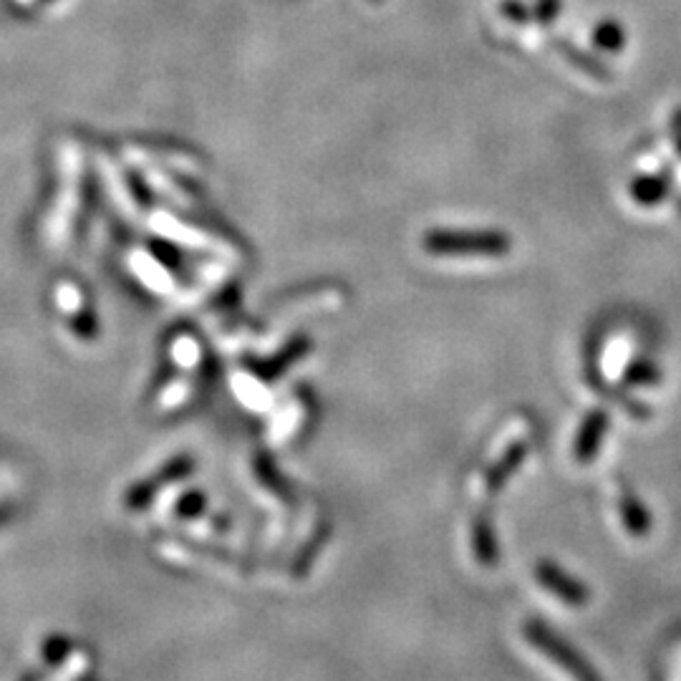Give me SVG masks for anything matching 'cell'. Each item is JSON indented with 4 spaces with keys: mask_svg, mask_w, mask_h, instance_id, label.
<instances>
[{
    "mask_svg": "<svg viewBox=\"0 0 681 681\" xmlns=\"http://www.w3.org/2000/svg\"><path fill=\"white\" fill-rule=\"evenodd\" d=\"M475 545H477V558L483 563H495L497 560V543L495 535L489 530L487 523H479L475 530Z\"/></svg>",
    "mask_w": 681,
    "mask_h": 681,
    "instance_id": "obj_11",
    "label": "cell"
},
{
    "mask_svg": "<svg viewBox=\"0 0 681 681\" xmlns=\"http://www.w3.org/2000/svg\"><path fill=\"white\" fill-rule=\"evenodd\" d=\"M535 578H538V584L545 590H550V594L563 603L586 606L590 601V590L584 580L566 574V570L556 566V563H550V560L538 563V568H535Z\"/></svg>",
    "mask_w": 681,
    "mask_h": 681,
    "instance_id": "obj_3",
    "label": "cell"
},
{
    "mask_svg": "<svg viewBox=\"0 0 681 681\" xmlns=\"http://www.w3.org/2000/svg\"><path fill=\"white\" fill-rule=\"evenodd\" d=\"M608 424H611V420H608V412H603V409H594V412L586 416V422L580 424V432H578V440L574 447V454L580 465H588V462L596 460V454L598 450H601V444L606 440Z\"/></svg>",
    "mask_w": 681,
    "mask_h": 681,
    "instance_id": "obj_4",
    "label": "cell"
},
{
    "mask_svg": "<svg viewBox=\"0 0 681 681\" xmlns=\"http://www.w3.org/2000/svg\"><path fill=\"white\" fill-rule=\"evenodd\" d=\"M594 45L606 53H621L626 45V29L619 21H613V18H606V21L596 23Z\"/></svg>",
    "mask_w": 681,
    "mask_h": 681,
    "instance_id": "obj_9",
    "label": "cell"
},
{
    "mask_svg": "<svg viewBox=\"0 0 681 681\" xmlns=\"http://www.w3.org/2000/svg\"><path fill=\"white\" fill-rule=\"evenodd\" d=\"M528 452H530V444L528 442H517V444H513V447L503 454V457H499L497 465L489 470V475H487V489H489V493H497L499 487H505L507 479L513 477V472L520 467L525 460H528Z\"/></svg>",
    "mask_w": 681,
    "mask_h": 681,
    "instance_id": "obj_7",
    "label": "cell"
},
{
    "mask_svg": "<svg viewBox=\"0 0 681 681\" xmlns=\"http://www.w3.org/2000/svg\"><path fill=\"white\" fill-rule=\"evenodd\" d=\"M424 245L437 256L503 258L513 250L510 235L503 230H434L426 235Z\"/></svg>",
    "mask_w": 681,
    "mask_h": 681,
    "instance_id": "obj_1",
    "label": "cell"
},
{
    "mask_svg": "<svg viewBox=\"0 0 681 681\" xmlns=\"http://www.w3.org/2000/svg\"><path fill=\"white\" fill-rule=\"evenodd\" d=\"M669 189H671V182L664 175H639V177H633L629 185L631 199L636 205H643V207L659 205L661 199L669 197Z\"/></svg>",
    "mask_w": 681,
    "mask_h": 681,
    "instance_id": "obj_6",
    "label": "cell"
},
{
    "mask_svg": "<svg viewBox=\"0 0 681 681\" xmlns=\"http://www.w3.org/2000/svg\"><path fill=\"white\" fill-rule=\"evenodd\" d=\"M677 134V152H679V157H681V132H674Z\"/></svg>",
    "mask_w": 681,
    "mask_h": 681,
    "instance_id": "obj_14",
    "label": "cell"
},
{
    "mask_svg": "<svg viewBox=\"0 0 681 681\" xmlns=\"http://www.w3.org/2000/svg\"><path fill=\"white\" fill-rule=\"evenodd\" d=\"M499 13H503L507 21H513V23H528L530 16H533V11L523 3V0H503V6H499Z\"/></svg>",
    "mask_w": 681,
    "mask_h": 681,
    "instance_id": "obj_12",
    "label": "cell"
},
{
    "mask_svg": "<svg viewBox=\"0 0 681 681\" xmlns=\"http://www.w3.org/2000/svg\"><path fill=\"white\" fill-rule=\"evenodd\" d=\"M619 507H621V520L626 525V530H629L633 538H647L651 530V515L647 510V505L626 489L619 499Z\"/></svg>",
    "mask_w": 681,
    "mask_h": 681,
    "instance_id": "obj_8",
    "label": "cell"
},
{
    "mask_svg": "<svg viewBox=\"0 0 681 681\" xmlns=\"http://www.w3.org/2000/svg\"><path fill=\"white\" fill-rule=\"evenodd\" d=\"M525 639H528L535 649L543 651L553 664H558L563 671H568L574 681H603V677L584 659V653H578L566 639H560V636L548 629L545 623L540 621L525 623Z\"/></svg>",
    "mask_w": 681,
    "mask_h": 681,
    "instance_id": "obj_2",
    "label": "cell"
},
{
    "mask_svg": "<svg viewBox=\"0 0 681 681\" xmlns=\"http://www.w3.org/2000/svg\"><path fill=\"white\" fill-rule=\"evenodd\" d=\"M553 49L560 51V56L566 59L570 66H576L578 71H584V74L594 76L598 81H611L613 74H611V66H608L606 61H601L598 56H594V53H588L584 49H578V45L574 41L568 39H553L550 41Z\"/></svg>",
    "mask_w": 681,
    "mask_h": 681,
    "instance_id": "obj_5",
    "label": "cell"
},
{
    "mask_svg": "<svg viewBox=\"0 0 681 681\" xmlns=\"http://www.w3.org/2000/svg\"><path fill=\"white\" fill-rule=\"evenodd\" d=\"M661 379V374H659V369L653 367V363L649 361V359H639V361H633L631 367H629V371H626V381H629V384H633V386H647V384H657V381Z\"/></svg>",
    "mask_w": 681,
    "mask_h": 681,
    "instance_id": "obj_10",
    "label": "cell"
},
{
    "mask_svg": "<svg viewBox=\"0 0 681 681\" xmlns=\"http://www.w3.org/2000/svg\"><path fill=\"white\" fill-rule=\"evenodd\" d=\"M560 8H563V0H538L533 8V16L538 23L548 25L560 16Z\"/></svg>",
    "mask_w": 681,
    "mask_h": 681,
    "instance_id": "obj_13",
    "label": "cell"
}]
</instances>
